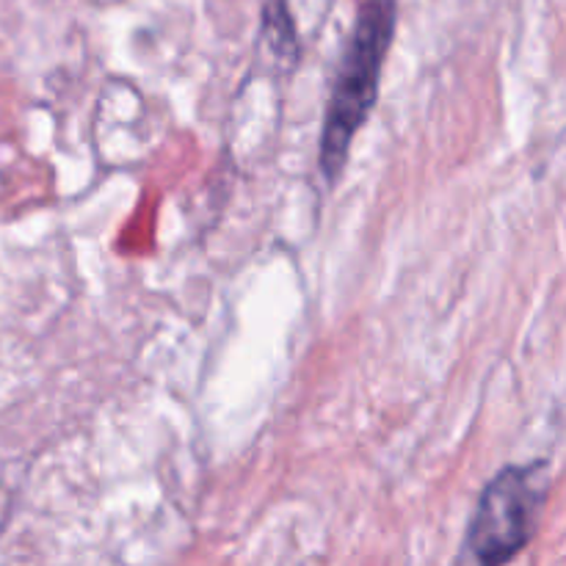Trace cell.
<instances>
[{
	"mask_svg": "<svg viewBox=\"0 0 566 566\" xmlns=\"http://www.w3.org/2000/svg\"><path fill=\"white\" fill-rule=\"evenodd\" d=\"M547 464L506 468L490 481L468 531V556L479 564H506L528 545L545 506Z\"/></svg>",
	"mask_w": 566,
	"mask_h": 566,
	"instance_id": "obj_2",
	"label": "cell"
},
{
	"mask_svg": "<svg viewBox=\"0 0 566 566\" xmlns=\"http://www.w3.org/2000/svg\"><path fill=\"white\" fill-rule=\"evenodd\" d=\"M396 0H368L359 9L340 72L329 94L324 133H321V175L337 180L348 160L354 136L370 116L379 94L381 66L396 33Z\"/></svg>",
	"mask_w": 566,
	"mask_h": 566,
	"instance_id": "obj_1",
	"label": "cell"
}]
</instances>
